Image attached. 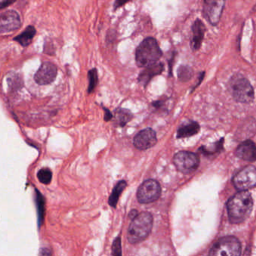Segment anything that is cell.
I'll return each instance as SVG.
<instances>
[{"label": "cell", "mask_w": 256, "mask_h": 256, "mask_svg": "<svg viewBox=\"0 0 256 256\" xmlns=\"http://www.w3.org/2000/svg\"><path fill=\"white\" fill-rule=\"evenodd\" d=\"M253 208L251 193L240 191L229 199L227 203L228 215L232 224H240L250 217Z\"/></svg>", "instance_id": "6da1fadb"}, {"label": "cell", "mask_w": 256, "mask_h": 256, "mask_svg": "<svg viewBox=\"0 0 256 256\" xmlns=\"http://www.w3.org/2000/svg\"><path fill=\"white\" fill-rule=\"evenodd\" d=\"M154 218L149 212H142L132 220L128 229L127 238L132 244L144 240L152 230Z\"/></svg>", "instance_id": "7a4b0ae2"}, {"label": "cell", "mask_w": 256, "mask_h": 256, "mask_svg": "<svg viewBox=\"0 0 256 256\" xmlns=\"http://www.w3.org/2000/svg\"><path fill=\"white\" fill-rule=\"evenodd\" d=\"M162 56V52L156 40L152 37L145 38L137 48L136 61L138 67H148L157 64Z\"/></svg>", "instance_id": "3957f363"}, {"label": "cell", "mask_w": 256, "mask_h": 256, "mask_svg": "<svg viewBox=\"0 0 256 256\" xmlns=\"http://www.w3.org/2000/svg\"><path fill=\"white\" fill-rule=\"evenodd\" d=\"M229 88L232 96L238 102L250 104L254 100V94L252 86L241 74H236L232 76L229 82Z\"/></svg>", "instance_id": "277c9868"}, {"label": "cell", "mask_w": 256, "mask_h": 256, "mask_svg": "<svg viewBox=\"0 0 256 256\" xmlns=\"http://www.w3.org/2000/svg\"><path fill=\"white\" fill-rule=\"evenodd\" d=\"M241 254V244L235 236H227L221 238L210 252L212 256H238Z\"/></svg>", "instance_id": "5b68a950"}, {"label": "cell", "mask_w": 256, "mask_h": 256, "mask_svg": "<svg viewBox=\"0 0 256 256\" xmlns=\"http://www.w3.org/2000/svg\"><path fill=\"white\" fill-rule=\"evenodd\" d=\"M173 162L180 172L187 174L194 172L198 168L200 158L194 152L180 151L174 156Z\"/></svg>", "instance_id": "8992f818"}, {"label": "cell", "mask_w": 256, "mask_h": 256, "mask_svg": "<svg viewBox=\"0 0 256 256\" xmlns=\"http://www.w3.org/2000/svg\"><path fill=\"white\" fill-rule=\"evenodd\" d=\"M161 192V186L158 181L146 180L138 190V200L140 204L152 203L160 198Z\"/></svg>", "instance_id": "52a82bcc"}, {"label": "cell", "mask_w": 256, "mask_h": 256, "mask_svg": "<svg viewBox=\"0 0 256 256\" xmlns=\"http://www.w3.org/2000/svg\"><path fill=\"white\" fill-rule=\"evenodd\" d=\"M235 188L240 191H246L256 186V168L248 166L240 170L234 176L233 180Z\"/></svg>", "instance_id": "ba28073f"}, {"label": "cell", "mask_w": 256, "mask_h": 256, "mask_svg": "<svg viewBox=\"0 0 256 256\" xmlns=\"http://www.w3.org/2000/svg\"><path fill=\"white\" fill-rule=\"evenodd\" d=\"M226 0H204V14L210 24H218L224 8Z\"/></svg>", "instance_id": "9c48e42d"}, {"label": "cell", "mask_w": 256, "mask_h": 256, "mask_svg": "<svg viewBox=\"0 0 256 256\" xmlns=\"http://www.w3.org/2000/svg\"><path fill=\"white\" fill-rule=\"evenodd\" d=\"M58 76V68L50 62L42 64L34 76V80L38 85H48L53 83Z\"/></svg>", "instance_id": "30bf717a"}, {"label": "cell", "mask_w": 256, "mask_h": 256, "mask_svg": "<svg viewBox=\"0 0 256 256\" xmlns=\"http://www.w3.org/2000/svg\"><path fill=\"white\" fill-rule=\"evenodd\" d=\"M20 26V18L18 13L14 10H8L1 14L0 31L1 34L16 31Z\"/></svg>", "instance_id": "8fae6325"}, {"label": "cell", "mask_w": 256, "mask_h": 256, "mask_svg": "<svg viewBox=\"0 0 256 256\" xmlns=\"http://www.w3.org/2000/svg\"><path fill=\"white\" fill-rule=\"evenodd\" d=\"M156 143V134L155 131L150 128L142 130L134 138V146L140 150L152 148Z\"/></svg>", "instance_id": "7c38bea8"}, {"label": "cell", "mask_w": 256, "mask_h": 256, "mask_svg": "<svg viewBox=\"0 0 256 256\" xmlns=\"http://www.w3.org/2000/svg\"><path fill=\"white\" fill-rule=\"evenodd\" d=\"M235 154L244 161H256V145L252 140H246L236 148Z\"/></svg>", "instance_id": "4fadbf2b"}, {"label": "cell", "mask_w": 256, "mask_h": 256, "mask_svg": "<svg viewBox=\"0 0 256 256\" xmlns=\"http://www.w3.org/2000/svg\"><path fill=\"white\" fill-rule=\"evenodd\" d=\"M205 31L206 28L203 22L199 19L196 20L192 26L191 48L194 52L200 49L204 37Z\"/></svg>", "instance_id": "5bb4252c"}, {"label": "cell", "mask_w": 256, "mask_h": 256, "mask_svg": "<svg viewBox=\"0 0 256 256\" xmlns=\"http://www.w3.org/2000/svg\"><path fill=\"white\" fill-rule=\"evenodd\" d=\"M164 70V65L162 62H157L154 65L146 67L144 71L140 72L138 76L139 83L142 84L143 86H146L151 79L155 76L161 74Z\"/></svg>", "instance_id": "9a60e30c"}, {"label": "cell", "mask_w": 256, "mask_h": 256, "mask_svg": "<svg viewBox=\"0 0 256 256\" xmlns=\"http://www.w3.org/2000/svg\"><path fill=\"white\" fill-rule=\"evenodd\" d=\"M200 130L198 124L194 121H188L186 124H182L178 130L176 138H182L191 137L197 134Z\"/></svg>", "instance_id": "2e32d148"}, {"label": "cell", "mask_w": 256, "mask_h": 256, "mask_svg": "<svg viewBox=\"0 0 256 256\" xmlns=\"http://www.w3.org/2000/svg\"><path fill=\"white\" fill-rule=\"evenodd\" d=\"M133 115L130 110L126 108L116 109L114 116V124L116 126L124 127L132 119Z\"/></svg>", "instance_id": "e0dca14e"}, {"label": "cell", "mask_w": 256, "mask_h": 256, "mask_svg": "<svg viewBox=\"0 0 256 256\" xmlns=\"http://www.w3.org/2000/svg\"><path fill=\"white\" fill-rule=\"evenodd\" d=\"M36 34V30L34 26H29L26 28L24 32L14 38V41L18 42L24 48L28 47L32 43L34 36Z\"/></svg>", "instance_id": "ac0fdd59"}, {"label": "cell", "mask_w": 256, "mask_h": 256, "mask_svg": "<svg viewBox=\"0 0 256 256\" xmlns=\"http://www.w3.org/2000/svg\"><path fill=\"white\" fill-rule=\"evenodd\" d=\"M127 186V182L125 180H121L116 184V186L114 188L113 192L110 194L108 199V204L112 208H116L119 200L120 196L122 192L126 187Z\"/></svg>", "instance_id": "d6986e66"}, {"label": "cell", "mask_w": 256, "mask_h": 256, "mask_svg": "<svg viewBox=\"0 0 256 256\" xmlns=\"http://www.w3.org/2000/svg\"><path fill=\"white\" fill-rule=\"evenodd\" d=\"M193 71L191 67L181 66L178 70V76L181 82H186L192 77Z\"/></svg>", "instance_id": "ffe728a7"}, {"label": "cell", "mask_w": 256, "mask_h": 256, "mask_svg": "<svg viewBox=\"0 0 256 256\" xmlns=\"http://www.w3.org/2000/svg\"><path fill=\"white\" fill-rule=\"evenodd\" d=\"M88 79H89L88 94H92L98 84V72L96 68H92L88 72Z\"/></svg>", "instance_id": "44dd1931"}, {"label": "cell", "mask_w": 256, "mask_h": 256, "mask_svg": "<svg viewBox=\"0 0 256 256\" xmlns=\"http://www.w3.org/2000/svg\"><path fill=\"white\" fill-rule=\"evenodd\" d=\"M37 178L42 184H50L52 180V172L49 168H42L38 170Z\"/></svg>", "instance_id": "7402d4cb"}, {"label": "cell", "mask_w": 256, "mask_h": 256, "mask_svg": "<svg viewBox=\"0 0 256 256\" xmlns=\"http://www.w3.org/2000/svg\"><path fill=\"white\" fill-rule=\"evenodd\" d=\"M112 256H122V246H121V238L118 236L114 240L113 245H112Z\"/></svg>", "instance_id": "603a6c76"}, {"label": "cell", "mask_w": 256, "mask_h": 256, "mask_svg": "<svg viewBox=\"0 0 256 256\" xmlns=\"http://www.w3.org/2000/svg\"><path fill=\"white\" fill-rule=\"evenodd\" d=\"M8 86L10 88H14V86H17L18 85H22L23 84V82H22V78H20L18 74H12L11 77L8 78Z\"/></svg>", "instance_id": "cb8c5ba5"}, {"label": "cell", "mask_w": 256, "mask_h": 256, "mask_svg": "<svg viewBox=\"0 0 256 256\" xmlns=\"http://www.w3.org/2000/svg\"><path fill=\"white\" fill-rule=\"evenodd\" d=\"M130 1H131V0H116L114 4V10H116L120 7L122 6L127 2H130Z\"/></svg>", "instance_id": "d4e9b609"}, {"label": "cell", "mask_w": 256, "mask_h": 256, "mask_svg": "<svg viewBox=\"0 0 256 256\" xmlns=\"http://www.w3.org/2000/svg\"><path fill=\"white\" fill-rule=\"evenodd\" d=\"M16 0H2L1 1V10H4L6 7L10 6L12 4H14Z\"/></svg>", "instance_id": "484cf974"}, {"label": "cell", "mask_w": 256, "mask_h": 256, "mask_svg": "<svg viewBox=\"0 0 256 256\" xmlns=\"http://www.w3.org/2000/svg\"><path fill=\"white\" fill-rule=\"evenodd\" d=\"M104 112H106V114H104V120L108 121L112 120V118H113V115L110 113V110H108V109L104 108Z\"/></svg>", "instance_id": "4316f807"}, {"label": "cell", "mask_w": 256, "mask_h": 256, "mask_svg": "<svg viewBox=\"0 0 256 256\" xmlns=\"http://www.w3.org/2000/svg\"><path fill=\"white\" fill-rule=\"evenodd\" d=\"M138 215V212L137 210H132L130 212V218H131L132 220H134Z\"/></svg>", "instance_id": "83f0119b"}]
</instances>
